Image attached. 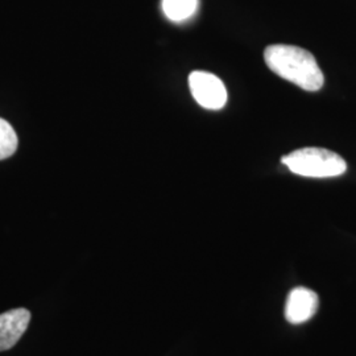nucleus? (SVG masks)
I'll list each match as a JSON object with an SVG mask.
<instances>
[{
  "label": "nucleus",
  "mask_w": 356,
  "mask_h": 356,
  "mask_svg": "<svg viewBox=\"0 0 356 356\" xmlns=\"http://www.w3.org/2000/svg\"><path fill=\"white\" fill-rule=\"evenodd\" d=\"M281 163L294 175L302 177L330 178L342 176L347 164L338 153L325 148H302L286 156Z\"/></svg>",
  "instance_id": "f03ea898"
},
{
  "label": "nucleus",
  "mask_w": 356,
  "mask_h": 356,
  "mask_svg": "<svg viewBox=\"0 0 356 356\" xmlns=\"http://www.w3.org/2000/svg\"><path fill=\"white\" fill-rule=\"evenodd\" d=\"M198 0H163V11L168 19L182 22L195 13Z\"/></svg>",
  "instance_id": "423d86ee"
},
{
  "label": "nucleus",
  "mask_w": 356,
  "mask_h": 356,
  "mask_svg": "<svg viewBox=\"0 0 356 356\" xmlns=\"http://www.w3.org/2000/svg\"><path fill=\"white\" fill-rule=\"evenodd\" d=\"M317 293L307 288H294L289 293L285 305V318L293 325H300L314 317L318 310Z\"/></svg>",
  "instance_id": "20e7f679"
},
{
  "label": "nucleus",
  "mask_w": 356,
  "mask_h": 356,
  "mask_svg": "<svg viewBox=\"0 0 356 356\" xmlns=\"http://www.w3.org/2000/svg\"><path fill=\"white\" fill-rule=\"evenodd\" d=\"M189 88L194 99L207 110H220L227 102V91L218 76L207 72H193Z\"/></svg>",
  "instance_id": "7ed1b4c3"
},
{
  "label": "nucleus",
  "mask_w": 356,
  "mask_h": 356,
  "mask_svg": "<svg viewBox=\"0 0 356 356\" xmlns=\"http://www.w3.org/2000/svg\"><path fill=\"white\" fill-rule=\"evenodd\" d=\"M268 67L277 76L306 91L322 89L325 78L314 56L293 45H269L264 51Z\"/></svg>",
  "instance_id": "f257e3e1"
},
{
  "label": "nucleus",
  "mask_w": 356,
  "mask_h": 356,
  "mask_svg": "<svg viewBox=\"0 0 356 356\" xmlns=\"http://www.w3.org/2000/svg\"><path fill=\"white\" fill-rule=\"evenodd\" d=\"M17 136L13 126L0 119V160L11 157L17 148Z\"/></svg>",
  "instance_id": "0eeeda50"
},
{
  "label": "nucleus",
  "mask_w": 356,
  "mask_h": 356,
  "mask_svg": "<svg viewBox=\"0 0 356 356\" xmlns=\"http://www.w3.org/2000/svg\"><path fill=\"white\" fill-rule=\"evenodd\" d=\"M31 322L26 309H13L0 314V351L13 348L20 341Z\"/></svg>",
  "instance_id": "39448f33"
}]
</instances>
